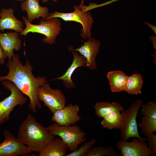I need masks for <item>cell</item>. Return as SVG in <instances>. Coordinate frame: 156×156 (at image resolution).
<instances>
[{
  "label": "cell",
  "mask_w": 156,
  "mask_h": 156,
  "mask_svg": "<svg viewBox=\"0 0 156 156\" xmlns=\"http://www.w3.org/2000/svg\"><path fill=\"white\" fill-rule=\"evenodd\" d=\"M118 156L116 152L112 146L107 147L97 146L92 147L86 156Z\"/></svg>",
  "instance_id": "obj_23"
},
{
  "label": "cell",
  "mask_w": 156,
  "mask_h": 156,
  "mask_svg": "<svg viewBox=\"0 0 156 156\" xmlns=\"http://www.w3.org/2000/svg\"><path fill=\"white\" fill-rule=\"evenodd\" d=\"M14 10L12 8H3L0 12V31L10 29L20 34L24 30L23 23L17 19L14 15Z\"/></svg>",
  "instance_id": "obj_14"
},
{
  "label": "cell",
  "mask_w": 156,
  "mask_h": 156,
  "mask_svg": "<svg viewBox=\"0 0 156 156\" xmlns=\"http://www.w3.org/2000/svg\"><path fill=\"white\" fill-rule=\"evenodd\" d=\"M79 111L78 104H70L53 113L52 121L61 126L74 125L82 118L79 114Z\"/></svg>",
  "instance_id": "obj_11"
},
{
  "label": "cell",
  "mask_w": 156,
  "mask_h": 156,
  "mask_svg": "<svg viewBox=\"0 0 156 156\" xmlns=\"http://www.w3.org/2000/svg\"><path fill=\"white\" fill-rule=\"evenodd\" d=\"M148 147L152 153L156 155V135L153 133L146 135Z\"/></svg>",
  "instance_id": "obj_26"
},
{
  "label": "cell",
  "mask_w": 156,
  "mask_h": 156,
  "mask_svg": "<svg viewBox=\"0 0 156 156\" xmlns=\"http://www.w3.org/2000/svg\"><path fill=\"white\" fill-rule=\"evenodd\" d=\"M9 72L5 75L0 76V81L8 80L14 83L22 92L29 99L28 108L35 114L42 105L38 96L39 88L48 82L46 76L35 77L33 74V67L26 60L25 64L21 61L18 54H14L12 60L6 64Z\"/></svg>",
  "instance_id": "obj_1"
},
{
  "label": "cell",
  "mask_w": 156,
  "mask_h": 156,
  "mask_svg": "<svg viewBox=\"0 0 156 156\" xmlns=\"http://www.w3.org/2000/svg\"><path fill=\"white\" fill-rule=\"evenodd\" d=\"M68 147L60 138H54L46 147L39 156H65Z\"/></svg>",
  "instance_id": "obj_18"
},
{
  "label": "cell",
  "mask_w": 156,
  "mask_h": 156,
  "mask_svg": "<svg viewBox=\"0 0 156 156\" xmlns=\"http://www.w3.org/2000/svg\"><path fill=\"white\" fill-rule=\"evenodd\" d=\"M142 108L140 115L146 116L156 119V103L153 101L141 105Z\"/></svg>",
  "instance_id": "obj_25"
},
{
  "label": "cell",
  "mask_w": 156,
  "mask_h": 156,
  "mask_svg": "<svg viewBox=\"0 0 156 156\" xmlns=\"http://www.w3.org/2000/svg\"><path fill=\"white\" fill-rule=\"evenodd\" d=\"M46 128L51 134L59 136L65 143L70 152L76 150L86 140V133L79 126H61L54 122Z\"/></svg>",
  "instance_id": "obj_4"
},
{
  "label": "cell",
  "mask_w": 156,
  "mask_h": 156,
  "mask_svg": "<svg viewBox=\"0 0 156 156\" xmlns=\"http://www.w3.org/2000/svg\"><path fill=\"white\" fill-rule=\"evenodd\" d=\"M21 8L22 11H26L27 20L31 23L40 17L46 19L49 13L47 7L40 6L39 0H26L23 1L21 4Z\"/></svg>",
  "instance_id": "obj_16"
},
{
  "label": "cell",
  "mask_w": 156,
  "mask_h": 156,
  "mask_svg": "<svg viewBox=\"0 0 156 156\" xmlns=\"http://www.w3.org/2000/svg\"><path fill=\"white\" fill-rule=\"evenodd\" d=\"M7 57L0 45V64L3 65L5 63V60Z\"/></svg>",
  "instance_id": "obj_27"
},
{
  "label": "cell",
  "mask_w": 156,
  "mask_h": 156,
  "mask_svg": "<svg viewBox=\"0 0 156 156\" xmlns=\"http://www.w3.org/2000/svg\"><path fill=\"white\" fill-rule=\"evenodd\" d=\"M94 108L95 114L99 118H103L106 114L112 111L122 112L124 110L120 103L115 102L111 103L107 101L97 102Z\"/></svg>",
  "instance_id": "obj_19"
},
{
  "label": "cell",
  "mask_w": 156,
  "mask_h": 156,
  "mask_svg": "<svg viewBox=\"0 0 156 156\" xmlns=\"http://www.w3.org/2000/svg\"><path fill=\"white\" fill-rule=\"evenodd\" d=\"M149 39L152 42L153 45L155 50H156V37L154 36H151L149 37Z\"/></svg>",
  "instance_id": "obj_28"
},
{
  "label": "cell",
  "mask_w": 156,
  "mask_h": 156,
  "mask_svg": "<svg viewBox=\"0 0 156 156\" xmlns=\"http://www.w3.org/2000/svg\"><path fill=\"white\" fill-rule=\"evenodd\" d=\"M38 96L53 113L65 106L66 99L62 91L52 88L48 82L39 88Z\"/></svg>",
  "instance_id": "obj_8"
},
{
  "label": "cell",
  "mask_w": 156,
  "mask_h": 156,
  "mask_svg": "<svg viewBox=\"0 0 156 156\" xmlns=\"http://www.w3.org/2000/svg\"><path fill=\"white\" fill-rule=\"evenodd\" d=\"M143 83L142 77L140 73H136L128 76L125 91L130 94H142L141 89Z\"/></svg>",
  "instance_id": "obj_21"
},
{
  "label": "cell",
  "mask_w": 156,
  "mask_h": 156,
  "mask_svg": "<svg viewBox=\"0 0 156 156\" xmlns=\"http://www.w3.org/2000/svg\"><path fill=\"white\" fill-rule=\"evenodd\" d=\"M143 23L144 24L147 25L149 27H150L153 31L155 33V35L156 34V26H154L153 25L150 24L149 23L147 22H143Z\"/></svg>",
  "instance_id": "obj_29"
},
{
  "label": "cell",
  "mask_w": 156,
  "mask_h": 156,
  "mask_svg": "<svg viewBox=\"0 0 156 156\" xmlns=\"http://www.w3.org/2000/svg\"><path fill=\"white\" fill-rule=\"evenodd\" d=\"M19 34L16 32L0 33V45L10 61L14 55V50L19 51L21 48V40L18 38Z\"/></svg>",
  "instance_id": "obj_13"
},
{
  "label": "cell",
  "mask_w": 156,
  "mask_h": 156,
  "mask_svg": "<svg viewBox=\"0 0 156 156\" xmlns=\"http://www.w3.org/2000/svg\"><path fill=\"white\" fill-rule=\"evenodd\" d=\"M107 76L112 92L125 91L128 78L125 73L120 70L111 71L107 73Z\"/></svg>",
  "instance_id": "obj_17"
},
{
  "label": "cell",
  "mask_w": 156,
  "mask_h": 156,
  "mask_svg": "<svg viewBox=\"0 0 156 156\" xmlns=\"http://www.w3.org/2000/svg\"></svg>",
  "instance_id": "obj_33"
},
{
  "label": "cell",
  "mask_w": 156,
  "mask_h": 156,
  "mask_svg": "<svg viewBox=\"0 0 156 156\" xmlns=\"http://www.w3.org/2000/svg\"><path fill=\"white\" fill-rule=\"evenodd\" d=\"M22 18L26 27L24 31L19 34L20 35L26 36L30 32L38 33L45 36L42 40L43 42L50 44L55 42V39L61 30V21L58 18L48 20L42 18L38 25L32 24L24 16H23Z\"/></svg>",
  "instance_id": "obj_3"
},
{
  "label": "cell",
  "mask_w": 156,
  "mask_h": 156,
  "mask_svg": "<svg viewBox=\"0 0 156 156\" xmlns=\"http://www.w3.org/2000/svg\"><path fill=\"white\" fill-rule=\"evenodd\" d=\"M138 125L141 128V133L145 136L156 131V119L143 116Z\"/></svg>",
  "instance_id": "obj_22"
},
{
  "label": "cell",
  "mask_w": 156,
  "mask_h": 156,
  "mask_svg": "<svg viewBox=\"0 0 156 156\" xmlns=\"http://www.w3.org/2000/svg\"><path fill=\"white\" fill-rule=\"evenodd\" d=\"M70 50L72 51L73 58L70 66L62 75L52 80H62L64 86L67 89L76 88L72 79V76L75 71L79 67L87 66L85 58L82 55H80L76 51Z\"/></svg>",
  "instance_id": "obj_15"
},
{
  "label": "cell",
  "mask_w": 156,
  "mask_h": 156,
  "mask_svg": "<svg viewBox=\"0 0 156 156\" xmlns=\"http://www.w3.org/2000/svg\"><path fill=\"white\" fill-rule=\"evenodd\" d=\"M101 122L104 128L108 130L119 129L122 121V116L120 112L115 111L106 114L103 117Z\"/></svg>",
  "instance_id": "obj_20"
},
{
  "label": "cell",
  "mask_w": 156,
  "mask_h": 156,
  "mask_svg": "<svg viewBox=\"0 0 156 156\" xmlns=\"http://www.w3.org/2000/svg\"><path fill=\"white\" fill-rule=\"evenodd\" d=\"M55 136L49 133L46 127L37 122L33 115L29 114L21 124L17 138L32 152L39 153Z\"/></svg>",
  "instance_id": "obj_2"
},
{
  "label": "cell",
  "mask_w": 156,
  "mask_h": 156,
  "mask_svg": "<svg viewBox=\"0 0 156 156\" xmlns=\"http://www.w3.org/2000/svg\"><path fill=\"white\" fill-rule=\"evenodd\" d=\"M100 42L95 38H88L84 44L76 49L69 47V50H74L78 52L85 59L87 66L89 69L94 70L97 68L96 58L100 46Z\"/></svg>",
  "instance_id": "obj_12"
},
{
  "label": "cell",
  "mask_w": 156,
  "mask_h": 156,
  "mask_svg": "<svg viewBox=\"0 0 156 156\" xmlns=\"http://www.w3.org/2000/svg\"><path fill=\"white\" fill-rule=\"evenodd\" d=\"M143 103L142 100L138 99L121 113L122 121L119 129L122 140L127 141L132 137L141 139L144 138L139 134L136 120L139 109Z\"/></svg>",
  "instance_id": "obj_6"
},
{
  "label": "cell",
  "mask_w": 156,
  "mask_h": 156,
  "mask_svg": "<svg viewBox=\"0 0 156 156\" xmlns=\"http://www.w3.org/2000/svg\"><path fill=\"white\" fill-rule=\"evenodd\" d=\"M3 134L4 140L0 143V156H26L32 153L9 130H4Z\"/></svg>",
  "instance_id": "obj_9"
},
{
  "label": "cell",
  "mask_w": 156,
  "mask_h": 156,
  "mask_svg": "<svg viewBox=\"0 0 156 156\" xmlns=\"http://www.w3.org/2000/svg\"><path fill=\"white\" fill-rule=\"evenodd\" d=\"M49 0H42V1L43 3H45L47 2ZM53 2H56L58 1V0H52Z\"/></svg>",
  "instance_id": "obj_30"
},
{
  "label": "cell",
  "mask_w": 156,
  "mask_h": 156,
  "mask_svg": "<svg viewBox=\"0 0 156 156\" xmlns=\"http://www.w3.org/2000/svg\"><path fill=\"white\" fill-rule=\"evenodd\" d=\"M83 1L84 0H82L81 2V4H80V5H83Z\"/></svg>",
  "instance_id": "obj_31"
},
{
  "label": "cell",
  "mask_w": 156,
  "mask_h": 156,
  "mask_svg": "<svg viewBox=\"0 0 156 156\" xmlns=\"http://www.w3.org/2000/svg\"><path fill=\"white\" fill-rule=\"evenodd\" d=\"M96 140L93 138L90 140L83 142V144L75 151L66 154V156H86L93 146L95 144Z\"/></svg>",
  "instance_id": "obj_24"
},
{
  "label": "cell",
  "mask_w": 156,
  "mask_h": 156,
  "mask_svg": "<svg viewBox=\"0 0 156 156\" xmlns=\"http://www.w3.org/2000/svg\"><path fill=\"white\" fill-rule=\"evenodd\" d=\"M74 11L72 12L65 13L55 11L54 13H49L45 19L48 20L53 18H60L65 21H73L80 23L82 25L81 29V36L84 39L91 37L90 30L94 22L91 13L85 11L77 5L73 6Z\"/></svg>",
  "instance_id": "obj_7"
},
{
  "label": "cell",
  "mask_w": 156,
  "mask_h": 156,
  "mask_svg": "<svg viewBox=\"0 0 156 156\" xmlns=\"http://www.w3.org/2000/svg\"><path fill=\"white\" fill-rule=\"evenodd\" d=\"M146 138L139 139L134 138L131 142L120 141L116 144L121 156H149L153 154L148 147Z\"/></svg>",
  "instance_id": "obj_10"
},
{
  "label": "cell",
  "mask_w": 156,
  "mask_h": 156,
  "mask_svg": "<svg viewBox=\"0 0 156 156\" xmlns=\"http://www.w3.org/2000/svg\"><path fill=\"white\" fill-rule=\"evenodd\" d=\"M20 0L21 1H23L24 0Z\"/></svg>",
  "instance_id": "obj_32"
},
{
  "label": "cell",
  "mask_w": 156,
  "mask_h": 156,
  "mask_svg": "<svg viewBox=\"0 0 156 156\" xmlns=\"http://www.w3.org/2000/svg\"><path fill=\"white\" fill-rule=\"evenodd\" d=\"M1 83L4 88L10 91L11 94L2 101H0V126L9 120L10 114L15 107L18 105L22 106L27 100L12 82L4 80L2 81ZM1 94L0 92V97Z\"/></svg>",
  "instance_id": "obj_5"
}]
</instances>
